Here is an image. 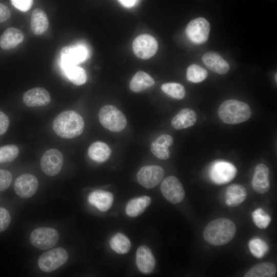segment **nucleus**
<instances>
[{"instance_id": "f257e3e1", "label": "nucleus", "mask_w": 277, "mask_h": 277, "mask_svg": "<svg viewBox=\"0 0 277 277\" xmlns=\"http://www.w3.org/2000/svg\"><path fill=\"white\" fill-rule=\"evenodd\" d=\"M84 128L83 117L73 110L62 112L55 117L52 124L54 132L64 138H73L79 136Z\"/></svg>"}, {"instance_id": "f03ea898", "label": "nucleus", "mask_w": 277, "mask_h": 277, "mask_svg": "<svg viewBox=\"0 0 277 277\" xmlns=\"http://www.w3.org/2000/svg\"><path fill=\"white\" fill-rule=\"evenodd\" d=\"M235 232L234 223L229 219L221 217L212 221L206 225L203 231V237L212 245L222 246L229 242Z\"/></svg>"}, {"instance_id": "7ed1b4c3", "label": "nucleus", "mask_w": 277, "mask_h": 277, "mask_svg": "<svg viewBox=\"0 0 277 277\" xmlns=\"http://www.w3.org/2000/svg\"><path fill=\"white\" fill-rule=\"evenodd\" d=\"M217 114L224 123L237 124L247 121L251 116V110L246 103L230 99L221 104Z\"/></svg>"}, {"instance_id": "20e7f679", "label": "nucleus", "mask_w": 277, "mask_h": 277, "mask_svg": "<svg viewBox=\"0 0 277 277\" xmlns=\"http://www.w3.org/2000/svg\"><path fill=\"white\" fill-rule=\"evenodd\" d=\"M98 118L101 125L113 132L122 131L126 127L127 120L124 114L112 105L102 107L98 112Z\"/></svg>"}, {"instance_id": "39448f33", "label": "nucleus", "mask_w": 277, "mask_h": 277, "mask_svg": "<svg viewBox=\"0 0 277 277\" xmlns=\"http://www.w3.org/2000/svg\"><path fill=\"white\" fill-rule=\"evenodd\" d=\"M68 259L67 251L62 247H57L43 253L38 259V265L42 271L50 272L63 265Z\"/></svg>"}, {"instance_id": "423d86ee", "label": "nucleus", "mask_w": 277, "mask_h": 277, "mask_svg": "<svg viewBox=\"0 0 277 277\" xmlns=\"http://www.w3.org/2000/svg\"><path fill=\"white\" fill-rule=\"evenodd\" d=\"M59 239V234L55 229L42 227L31 233L30 241L32 245L41 250H47L54 247Z\"/></svg>"}, {"instance_id": "0eeeda50", "label": "nucleus", "mask_w": 277, "mask_h": 277, "mask_svg": "<svg viewBox=\"0 0 277 277\" xmlns=\"http://www.w3.org/2000/svg\"><path fill=\"white\" fill-rule=\"evenodd\" d=\"M88 55L87 48L82 44L63 47L61 51V62L63 71L84 61Z\"/></svg>"}, {"instance_id": "6e6552de", "label": "nucleus", "mask_w": 277, "mask_h": 277, "mask_svg": "<svg viewBox=\"0 0 277 277\" xmlns=\"http://www.w3.org/2000/svg\"><path fill=\"white\" fill-rule=\"evenodd\" d=\"M185 32L188 38L193 43L203 44L207 41L209 37V23L204 18H196L188 23Z\"/></svg>"}, {"instance_id": "1a4fd4ad", "label": "nucleus", "mask_w": 277, "mask_h": 277, "mask_svg": "<svg viewBox=\"0 0 277 277\" xmlns=\"http://www.w3.org/2000/svg\"><path fill=\"white\" fill-rule=\"evenodd\" d=\"M236 173L237 170L233 165L227 162L219 161L212 165L209 175L215 184L223 185L232 181Z\"/></svg>"}, {"instance_id": "9d476101", "label": "nucleus", "mask_w": 277, "mask_h": 277, "mask_svg": "<svg viewBox=\"0 0 277 277\" xmlns=\"http://www.w3.org/2000/svg\"><path fill=\"white\" fill-rule=\"evenodd\" d=\"M64 162L62 153L52 148L47 150L42 155L40 165L42 171L47 175L53 176L61 170Z\"/></svg>"}, {"instance_id": "9b49d317", "label": "nucleus", "mask_w": 277, "mask_h": 277, "mask_svg": "<svg viewBox=\"0 0 277 277\" xmlns=\"http://www.w3.org/2000/svg\"><path fill=\"white\" fill-rule=\"evenodd\" d=\"M161 190L165 198L172 204L181 202L185 196L182 184L174 176H169L163 180L161 185Z\"/></svg>"}, {"instance_id": "f8f14e48", "label": "nucleus", "mask_w": 277, "mask_h": 277, "mask_svg": "<svg viewBox=\"0 0 277 277\" xmlns=\"http://www.w3.org/2000/svg\"><path fill=\"white\" fill-rule=\"evenodd\" d=\"M156 40L149 34H142L134 40L132 49L135 55L141 59H148L153 56L157 50Z\"/></svg>"}, {"instance_id": "ddd939ff", "label": "nucleus", "mask_w": 277, "mask_h": 277, "mask_svg": "<svg viewBox=\"0 0 277 277\" xmlns=\"http://www.w3.org/2000/svg\"><path fill=\"white\" fill-rule=\"evenodd\" d=\"M164 176L163 169L159 166L150 165L142 167L137 173L138 183L146 188H152L158 185Z\"/></svg>"}, {"instance_id": "4468645a", "label": "nucleus", "mask_w": 277, "mask_h": 277, "mask_svg": "<svg viewBox=\"0 0 277 277\" xmlns=\"http://www.w3.org/2000/svg\"><path fill=\"white\" fill-rule=\"evenodd\" d=\"M14 187L17 195L27 199L36 193L38 188V181L36 177L32 174H23L15 180Z\"/></svg>"}, {"instance_id": "2eb2a0df", "label": "nucleus", "mask_w": 277, "mask_h": 277, "mask_svg": "<svg viewBox=\"0 0 277 277\" xmlns=\"http://www.w3.org/2000/svg\"><path fill=\"white\" fill-rule=\"evenodd\" d=\"M269 175V168L265 164L261 163L255 166L251 181L252 187L255 191L263 194L269 190L270 188Z\"/></svg>"}, {"instance_id": "dca6fc26", "label": "nucleus", "mask_w": 277, "mask_h": 277, "mask_svg": "<svg viewBox=\"0 0 277 277\" xmlns=\"http://www.w3.org/2000/svg\"><path fill=\"white\" fill-rule=\"evenodd\" d=\"M51 96L47 90L42 87H36L26 91L23 96L24 103L28 107H39L48 105Z\"/></svg>"}, {"instance_id": "f3484780", "label": "nucleus", "mask_w": 277, "mask_h": 277, "mask_svg": "<svg viewBox=\"0 0 277 277\" xmlns=\"http://www.w3.org/2000/svg\"><path fill=\"white\" fill-rule=\"evenodd\" d=\"M135 261L137 268L143 273H150L154 269V258L150 248L146 246H141L138 248Z\"/></svg>"}, {"instance_id": "a211bd4d", "label": "nucleus", "mask_w": 277, "mask_h": 277, "mask_svg": "<svg viewBox=\"0 0 277 277\" xmlns=\"http://www.w3.org/2000/svg\"><path fill=\"white\" fill-rule=\"evenodd\" d=\"M202 61L209 69L216 73L223 74L229 70L228 62L215 52H207L203 55Z\"/></svg>"}, {"instance_id": "6ab92c4d", "label": "nucleus", "mask_w": 277, "mask_h": 277, "mask_svg": "<svg viewBox=\"0 0 277 277\" xmlns=\"http://www.w3.org/2000/svg\"><path fill=\"white\" fill-rule=\"evenodd\" d=\"M88 201L90 205L99 210L105 212L111 207L113 202V195L108 191L95 190L89 194Z\"/></svg>"}, {"instance_id": "aec40b11", "label": "nucleus", "mask_w": 277, "mask_h": 277, "mask_svg": "<svg viewBox=\"0 0 277 277\" xmlns=\"http://www.w3.org/2000/svg\"><path fill=\"white\" fill-rule=\"evenodd\" d=\"M173 142V137L169 134H162L155 140L151 144V152L161 160H166L170 156L168 149Z\"/></svg>"}, {"instance_id": "412c9836", "label": "nucleus", "mask_w": 277, "mask_h": 277, "mask_svg": "<svg viewBox=\"0 0 277 277\" xmlns=\"http://www.w3.org/2000/svg\"><path fill=\"white\" fill-rule=\"evenodd\" d=\"M24 39L23 33L18 29L10 27L0 36V47L4 50H10L20 44Z\"/></svg>"}, {"instance_id": "4be33fe9", "label": "nucleus", "mask_w": 277, "mask_h": 277, "mask_svg": "<svg viewBox=\"0 0 277 277\" xmlns=\"http://www.w3.org/2000/svg\"><path fill=\"white\" fill-rule=\"evenodd\" d=\"M247 195L245 188L240 184L229 186L225 191V204L230 207H235L243 203Z\"/></svg>"}, {"instance_id": "5701e85b", "label": "nucleus", "mask_w": 277, "mask_h": 277, "mask_svg": "<svg viewBox=\"0 0 277 277\" xmlns=\"http://www.w3.org/2000/svg\"><path fill=\"white\" fill-rule=\"evenodd\" d=\"M196 119V114L193 110L184 108L173 117L171 121V125L176 129L187 128L194 125Z\"/></svg>"}, {"instance_id": "b1692460", "label": "nucleus", "mask_w": 277, "mask_h": 277, "mask_svg": "<svg viewBox=\"0 0 277 277\" xmlns=\"http://www.w3.org/2000/svg\"><path fill=\"white\" fill-rule=\"evenodd\" d=\"M49 22L46 13L41 9H36L32 13L30 26L33 33L37 35L43 34L48 29Z\"/></svg>"}, {"instance_id": "393cba45", "label": "nucleus", "mask_w": 277, "mask_h": 277, "mask_svg": "<svg viewBox=\"0 0 277 277\" xmlns=\"http://www.w3.org/2000/svg\"><path fill=\"white\" fill-rule=\"evenodd\" d=\"M88 154L92 160L98 163H103L109 157L111 150L105 143L95 142L89 146Z\"/></svg>"}, {"instance_id": "a878e982", "label": "nucleus", "mask_w": 277, "mask_h": 277, "mask_svg": "<svg viewBox=\"0 0 277 277\" xmlns=\"http://www.w3.org/2000/svg\"><path fill=\"white\" fill-rule=\"evenodd\" d=\"M151 203L148 196H142L130 200L126 206V214L130 217H136L142 214Z\"/></svg>"}, {"instance_id": "bb28decb", "label": "nucleus", "mask_w": 277, "mask_h": 277, "mask_svg": "<svg viewBox=\"0 0 277 277\" xmlns=\"http://www.w3.org/2000/svg\"><path fill=\"white\" fill-rule=\"evenodd\" d=\"M154 84V80L149 74L144 71H138L132 78L130 88L133 92H140Z\"/></svg>"}, {"instance_id": "cd10ccee", "label": "nucleus", "mask_w": 277, "mask_h": 277, "mask_svg": "<svg viewBox=\"0 0 277 277\" xmlns=\"http://www.w3.org/2000/svg\"><path fill=\"white\" fill-rule=\"evenodd\" d=\"M276 274V266L270 262H264L252 267L244 275L245 277H274Z\"/></svg>"}, {"instance_id": "c85d7f7f", "label": "nucleus", "mask_w": 277, "mask_h": 277, "mask_svg": "<svg viewBox=\"0 0 277 277\" xmlns=\"http://www.w3.org/2000/svg\"><path fill=\"white\" fill-rule=\"evenodd\" d=\"M109 244L112 249L118 254L127 253L131 248L130 240L121 233L113 235L110 240Z\"/></svg>"}, {"instance_id": "c756f323", "label": "nucleus", "mask_w": 277, "mask_h": 277, "mask_svg": "<svg viewBox=\"0 0 277 277\" xmlns=\"http://www.w3.org/2000/svg\"><path fill=\"white\" fill-rule=\"evenodd\" d=\"M64 73L69 81L75 85H83L86 81L87 75L85 70L77 65L67 69Z\"/></svg>"}, {"instance_id": "7c9ffc66", "label": "nucleus", "mask_w": 277, "mask_h": 277, "mask_svg": "<svg viewBox=\"0 0 277 277\" xmlns=\"http://www.w3.org/2000/svg\"><path fill=\"white\" fill-rule=\"evenodd\" d=\"M161 89L164 93L176 100L183 99L185 95V90L184 86L179 83H165L162 85Z\"/></svg>"}, {"instance_id": "2f4dec72", "label": "nucleus", "mask_w": 277, "mask_h": 277, "mask_svg": "<svg viewBox=\"0 0 277 277\" xmlns=\"http://www.w3.org/2000/svg\"><path fill=\"white\" fill-rule=\"evenodd\" d=\"M248 246L250 252L255 258H263L268 250L267 244L259 238H254L249 241Z\"/></svg>"}, {"instance_id": "473e14b6", "label": "nucleus", "mask_w": 277, "mask_h": 277, "mask_svg": "<svg viewBox=\"0 0 277 277\" xmlns=\"http://www.w3.org/2000/svg\"><path fill=\"white\" fill-rule=\"evenodd\" d=\"M207 75V70L199 65L193 64L187 68V78L191 82H201L206 79Z\"/></svg>"}, {"instance_id": "72a5a7b5", "label": "nucleus", "mask_w": 277, "mask_h": 277, "mask_svg": "<svg viewBox=\"0 0 277 277\" xmlns=\"http://www.w3.org/2000/svg\"><path fill=\"white\" fill-rule=\"evenodd\" d=\"M18 153L19 149L15 145H7L0 147V164L13 161Z\"/></svg>"}, {"instance_id": "f704fd0d", "label": "nucleus", "mask_w": 277, "mask_h": 277, "mask_svg": "<svg viewBox=\"0 0 277 277\" xmlns=\"http://www.w3.org/2000/svg\"><path fill=\"white\" fill-rule=\"evenodd\" d=\"M255 225L260 229L266 228L270 223L271 217L264 210L258 208L252 213Z\"/></svg>"}, {"instance_id": "c9c22d12", "label": "nucleus", "mask_w": 277, "mask_h": 277, "mask_svg": "<svg viewBox=\"0 0 277 277\" xmlns=\"http://www.w3.org/2000/svg\"><path fill=\"white\" fill-rule=\"evenodd\" d=\"M12 176L10 171L0 169V191L7 189L10 185Z\"/></svg>"}, {"instance_id": "e433bc0d", "label": "nucleus", "mask_w": 277, "mask_h": 277, "mask_svg": "<svg viewBox=\"0 0 277 277\" xmlns=\"http://www.w3.org/2000/svg\"><path fill=\"white\" fill-rule=\"evenodd\" d=\"M10 221L11 216L8 211L3 207H0V233L8 228Z\"/></svg>"}, {"instance_id": "4c0bfd02", "label": "nucleus", "mask_w": 277, "mask_h": 277, "mask_svg": "<svg viewBox=\"0 0 277 277\" xmlns=\"http://www.w3.org/2000/svg\"><path fill=\"white\" fill-rule=\"evenodd\" d=\"M12 4L23 12L28 11L31 7L33 0H11Z\"/></svg>"}, {"instance_id": "58836bf2", "label": "nucleus", "mask_w": 277, "mask_h": 277, "mask_svg": "<svg viewBox=\"0 0 277 277\" xmlns=\"http://www.w3.org/2000/svg\"><path fill=\"white\" fill-rule=\"evenodd\" d=\"M9 125V120L7 115L0 111V135L7 130Z\"/></svg>"}, {"instance_id": "ea45409f", "label": "nucleus", "mask_w": 277, "mask_h": 277, "mask_svg": "<svg viewBox=\"0 0 277 277\" xmlns=\"http://www.w3.org/2000/svg\"><path fill=\"white\" fill-rule=\"evenodd\" d=\"M10 17V11L4 4L0 3V23L7 21Z\"/></svg>"}, {"instance_id": "a19ab883", "label": "nucleus", "mask_w": 277, "mask_h": 277, "mask_svg": "<svg viewBox=\"0 0 277 277\" xmlns=\"http://www.w3.org/2000/svg\"><path fill=\"white\" fill-rule=\"evenodd\" d=\"M120 3L126 7H132L133 6L136 0H118Z\"/></svg>"}, {"instance_id": "79ce46f5", "label": "nucleus", "mask_w": 277, "mask_h": 277, "mask_svg": "<svg viewBox=\"0 0 277 277\" xmlns=\"http://www.w3.org/2000/svg\"><path fill=\"white\" fill-rule=\"evenodd\" d=\"M275 82H276V73L275 74Z\"/></svg>"}]
</instances>
